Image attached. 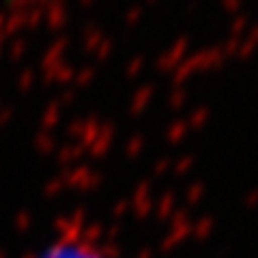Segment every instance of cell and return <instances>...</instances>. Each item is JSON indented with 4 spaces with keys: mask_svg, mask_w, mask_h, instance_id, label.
<instances>
[{
    "mask_svg": "<svg viewBox=\"0 0 258 258\" xmlns=\"http://www.w3.org/2000/svg\"><path fill=\"white\" fill-rule=\"evenodd\" d=\"M39 258H112V254L86 226H67Z\"/></svg>",
    "mask_w": 258,
    "mask_h": 258,
    "instance_id": "obj_1",
    "label": "cell"
}]
</instances>
